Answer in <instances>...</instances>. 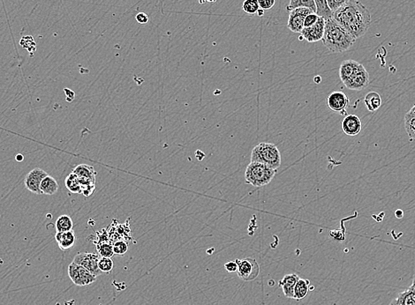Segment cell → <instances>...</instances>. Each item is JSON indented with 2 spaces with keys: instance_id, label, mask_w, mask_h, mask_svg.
Instances as JSON below:
<instances>
[{
  "instance_id": "6da1fadb",
  "label": "cell",
  "mask_w": 415,
  "mask_h": 305,
  "mask_svg": "<svg viewBox=\"0 0 415 305\" xmlns=\"http://www.w3.org/2000/svg\"><path fill=\"white\" fill-rule=\"evenodd\" d=\"M332 18L356 40L368 32L372 22L369 9L357 0H350L333 13Z\"/></svg>"
},
{
  "instance_id": "7a4b0ae2",
  "label": "cell",
  "mask_w": 415,
  "mask_h": 305,
  "mask_svg": "<svg viewBox=\"0 0 415 305\" xmlns=\"http://www.w3.org/2000/svg\"><path fill=\"white\" fill-rule=\"evenodd\" d=\"M322 41L324 46L331 52L341 53L353 46L356 39L333 18H330L325 20Z\"/></svg>"
},
{
  "instance_id": "3957f363",
  "label": "cell",
  "mask_w": 415,
  "mask_h": 305,
  "mask_svg": "<svg viewBox=\"0 0 415 305\" xmlns=\"http://www.w3.org/2000/svg\"><path fill=\"white\" fill-rule=\"evenodd\" d=\"M276 171L267 165L251 161L245 171L246 183L254 187L260 188L270 184L273 180Z\"/></svg>"
},
{
  "instance_id": "277c9868",
  "label": "cell",
  "mask_w": 415,
  "mask_h": 305,
  "mask_svg": "<svg viewBox=\"0 0 415 305\" xmlns=\"http://www.w3.org/2000/svg\"><path fill=\"white\" fill-rule=\"evenodd\" d=\"M251 161L261 162L277 171L281 166V154L277 146L272 143L263 142L252 150Z\"/></svg>"
},
{
  "instance_id": "5b68a950",
  "label": "cell",
  "mask_w": 415,
  "mask_h": 305,
  "mask_svg": "<svg viewBox=\"0 0 415 305\" xmlns=\"http://www.w3.org/2000/svg\"><path fill=\"white\" fill-rule=\"evenodd\" d=\"M238 265L237 274L244 282H252L260 273V266L253 258L235 260Z\"/></svg>"
},
{
  "instance_id": "8992f818",
  "label": "cell",
  "mask_w": 415,
  "mask_h": 305,
  "mask_svg": "<svg viewBox=\"0 0 415 305\" xmlns=\"http://www.w3.org/2000/svg\"><path fill=\"white\" fill-rule=\"evenodd\" d=\"M68 276L73 284L78 287H86L96 282V276L81 265L72 262L68 266Z\"/></svg>"
},
{
  "instance_id": "52a82bcc",
  "label": "cell",
  "mask_w": 415,
  "mask_h": 305,
  "mask_svg": "<svg viewBox=\"0 0 415 305\" xmlns=\"http://www.w3.org/2000/svg\"><path fill=\"white\" fill-rule=\"evenodd\" d=\"M98 254L91 253H79L73 258V262L81 265L96 277L102 274L98 267Z\"/></svg>"
},
{
  "instance_id": "ba28073f",
  "label": "cell",
  "mask_w": 415,
  "mask_h": 305,
  "mask_svg": "<svg viewBox=\"0 0 415 305\" xmlns=\"http://www.w3.org/2000/svg\"><path fill=\"white\" fill-rule=\"evenodd\" d=\"M313 13L307 8H297L291 11L287 21V27L293 33H300L304 29V21L306 15Z\"/></svg>"
},
{
  "instance_id": "9c48e42d",
  "label": "cell",
  "mask_w": 415,
  "mask_h": 305,
  "mask_svg": "<svg viewBox=\"0 0 415 305\" xmlns=\"http://www.w3.org/2000/svg\"><path fill=\"white\" fill-rule=\"evenodd\" d=\"M324 27H325V20L323 17H319V19L317 21V23L314 24L313 26L304 27L302 31L300 32V40L305 39L308 43H316L318 41H321L323 38V33H324Z\"/></svg>"
},
{
  "instance_id": "30bf717a",
  "label": "cell",
  "mask_w": 415,
  "mask_h": 305,
  "mask_svg": "<svg viewBox=\"0 0 415 305\" xmlns=\"http://www.w3.org/2000/svg\"><path fill=\"white\" fill-rule=\"evenodd\" d=\"M47 175L48 174H47L46 171H43L41 168H36L32 170L27 174L25 180H24V184H25L27 189L31 191L32 193L41 195L42 194L41 190H40L41 183Z\"/></svg>"
},
{
  "instance_id": "8fae6325",
  "label": "cell",
  "mask_w": 415,
  "mask_h": 305,
  "mask_svg": "<svg viewBox=\"0 0 415 305\" xmlns=\"http://www.w3.org/2000/svg\"><path fill=\"white\" fill-rule=\"evenodd\" d=\"M350 101L348 96L344 92L336 91L329 95L327 98L328 107L334 112L344 113L349 106Z\"/></svg>"
},
{
  "instance_id": "7c38bea8",
  "label": "cell",
  "mask_w": 415,
  "mask_h": 305,
  "mask_svg": "<svg viewBox=\"0 0 415 305\" xmlns=\"http://www.w3.org/2000/svg\"><path fill=\"white\" fill-rule=\"evenodd\" d=\"M341 128L345 134L348 136H356L361 131L362 123L358 116H346L342 120Z\"/></svg>"
},
{
  "instance_id": "4fadbf2b",
  "label": "cell",
  "mask_w": 415,
  "mask_h": 305,
  "mask_svg": "<svg viewBox=\"0 0 415 305\" xmlns=\"http://www.w3.org/2000/svg\"><path fill=\"white\" fill-rule=\"evenodd\" d=\"M365 67L354 60H346L341 64L340 67V77L343 83L349 80L357 72L364 69Z\"/></svg>"
},
{
  "instance_id": "5bb4252c",
  "label": "cell",
  "mask_w": 415,
  "mask_h": 305,
  "mask_svg": "<svg viewBox=\"0 0 415 305\" xmlns=\"http://www.w3.org/2000/svg\"><path fill=\"white\" fill-rule=\"evenodd\" d=\"M369 83H370L369 73L364 68L357 72L349 80L344 83V85L351 90H362L369 85Z\"/></svg>"
},
{
  "instance_id": "9a60e30c",
  "label": "cell",
  "mask_w": 415,
  "mask_h": 305,
  "mask_svg": "<svg viewBox=\"0 0 415 305\" xmlns=\"http://www.w3.org/2000/svg\"><path fill=\"white\" fill-rule=\"evenodd\" d=\"M55 240H56L60 249L63 252H66L71 248H73L74 245L76 241L75 234L73 232V230H70L66 232H57L55 235Z\"/></svg>"
},
{
  "instance_id": "2e32d148",
  "label": "cell",
  "mask_w": 415,
  "mask_h": 305,
  "mask_svg": "<svg viewBox=\"0 0 415 305\" xmlns=\"http://www.w3.org/2000/svg\"><path fill=\"white\" fill-rule=\"evenodd\" d=\"M390 305H415L414 284H412L405 291L399 293L397 298L393 299Z\"/></svg>"
},
{
  "instance_id": "e0dca14e",
  "label": "cell",
  "mask_w": 415,
  "mask_h": 305,
  "mask_svg": "<svg viewBox=\"0 0 415 305\" xmlns=\"http://www.w3.org/2000/svg\"><path fill=\"white\" fill-rule=\"evenodd\" d=\"M299 279H300V277L297 275L296 273H291V274L283 276V279L279 282V286L283 289V294L288 298L293 299L294 288Z\"/></svg>"
},
{
  "instance_id": "ac0fdd59",
  "label": "cell",
  "mask_w": 415,
  "mask_h": 305,
  "mask_svg": "<svg viewBox=\"0 0 415 305\" xmlns=\"http://www.w3.org/2000/svg\"><path fill=\"white\" fill-rule=\"evenodd\" d=\"M73 173L79 177V179L86 180H96V172L92 166L88 164H80L76 166L73 171Z\"/></svg>"
},
{
  "instance_id": "d6986e66",
  "label": "cell",
  "mask_w": 415,
  "mask_h": 305,
  "mask_svg": "<svg viewBox=\"0 0 415 305\" xmlns=\"http://www.w3.org/2000/svg\"><path fill=\"white\" fill-rule=\"evenodd\" d=\"M40 190L42 194L44 195H53L59 190V184L54 177L47 175L41 183Z\"/></svg>"
},
{
  "instance_id": "ffe728a7",
  "label": "cell",
  "mask_w": 415,
  "mask_h": 305,
  "mask_svg": "<svg viewBox=\"0 0 415 305\" xmlns=\"http://www.w3.org/2000/svg\"><path fill=\"white\" fill-rule=\"evenodd\" d=\"M310 282L308 280L299 279L297 282L295 288H294V294H293V299L297 301H300L305 298L306 295L309 293Z\"/></svg>"
},
{
  "instance_id": "44dd1931",
  "label": "cell",
  "mask_w": 415,
  "mask_h": 305,
  "mask_svg": "<svg viewBox=\"0 0 415 305\" xmlns=\"http://www.w3.org/2000/svg\"><path fill=\"white\" fill-rule=\"evenodd\" d=\"M364 103L369 112H376L382 105V97L378 93L369 92L364 98Z\"/></svg>"
},
{
  "instance_id": "7402d4cb",
  "label": "cell",
  "mask_w": 415,
  "mask_h": 305,
  "mask_svg": "<svg viewBox=\"0 0 415 305\" xmlns=\"http://www.w3.org/2000/svg\"><path fill=\"white\" fill-rule=\"evenodd\" d=\"M297 8H307L317 13V7L314 0H290L289 5H287V10L291 12Z\"/></svg>"
},
{
  "instance_id": "603a6c76",
  "label": "cell",
  "mask_w": 415,
  "mask_h": 305,
  "mask_svg": "<svg viewBox=\"0 0 415 305\" xmlns=\"http://www.w3.org/2000/svg\"><path fill=\"white\" fill-rule=\"evenodd\" d=\"M73 223L72 218L67 214L60 215L55 223L56 232H66L73 230Z\"/></svg>"
},
{
  "instance_id": "cb8c5ba5",
  "label": "cell",
  "mask_w": 415,
  "mask_h": 305,
  "mask_svg": "<svg viewBox=\"0 0 415 305\" xmlns=\"http://www.w3.org/2000/svg\"><path fill=\"white\" fill-rule=\"evenodd\" d=\"M65 184H66V187L67 188V190H69L70 192L82 194V186H81V183H80L79 177H77L73 172L70 173L66 177Z\"/></svg>"
},
{
  "instance_id": "d4e9b609",
  "label": "cell",
  "mask_w": 415,
  "mask_h": 305,
  "mask_svg": "<svg viewBox=\"0 0 415 305\" xmlns=\"http://www.w3.org/2000/svg\"><path fill=\"white\" fill-rule=\"evenodd\" d=\"M317 7V14L326 20L332 18L333 13L328 7L327 0H314Z\"/></svg>"
},
{
  "instance_id": "484cf974",
  "label": "cell",
  "mask_w": 415,
  "mask_h": 305,
  "mask_svg": "<svg viewBox=\"0 0 415 305\" xmlns=\"http://www.w3.org/2000/svg\"><path fill=\"white\" fill-rule=\"evenodd\" d=\"M96 249L98 252V255L103 258H112L114 255L113 252V244L110 242L106 243H96Z\"/></svg>"
},
{
  "instance_id": "4316f807",
  "label": "cell",
  "mask_w": 415,
  "mask_h": 305,
  "mask_svg": "<svg viewBox=\"0 0 415 305\" xmlns=\"http://www.w3.org/2000/svg\"><path fill=\"white\" fill-rule=\"evenodd\" d=\"M259 9H260V7H259L257 0H245L242 4V10L247 14H251V15L255 14Z\"/></svg>"
},
{
  "instance_id": "83f0119b",
  "label": "cell",
  "mask_w": 415,
  "mask_h": 305,
  "mask_svg": "<svg viewBox=\"0 0 415 305\" xmlns=\"http://www.w3.org/2000/svg\"><path fill=\"white\" fill-rule=\"evenodd\" d=\"M405 129L409 138L415 140V117L405 114Z\"/></svg>"
},
{
  "instance_id": "f1b7e54d",
  "label": "cell",
  "mask_w": 415,
  "mask_h": 305,
  "mask_svg": "<svg viewBox=\"0 0 415 305\" xmlns=\"http://www.w3.org/2000/svg\"><path fill=\"white\" fill-rule=\"evenodd\" d=\"M113 266H114V264L111 258L100 257L98 260V267L101 272L109 273L113 269Z\"/></svg>"
},
{
  "instance_id": "f546056e",
  "label": "cell",
  "mask_w": 415,
  "mask_h": 305,
  "mask_svg": "<svg viewBox=\"0 0 415 305\" xmlns=\"http://www.w3.org/2000/svg\"><path fill=\"white\" fill-rule=\"evenodd\" d=\"M128 249V244L125 241L123 240H119L116 241L115 243H113V252L114 254L117 255H124L127 252Z\"/></svg>"
},
{
  "instance_id": "4dcf8cb0",
  "label": "cell",
  "mask_w": 415,
  "mask_h": 305,
  "mask_svg": "<svg viewBox=\"0 0 415 305\" xmlns=\"http://www.w3.org/2000/svg\"><path fill=\"white\" fill-rule=\"evenodd\" d=\"M349 1L350 0H327V4H328V7L330 8V11L334 13L341 7H344Z\"/></svg>"
},
{
  "instance_id": "1f68e13d",
  "label": "cell",
  "mask_w": 415,
  "mask_h": 305,
  "mask_svg": "<svg viewBox=\"0 0 415 305\" xmlns=\"http://www.w3.org/2000/svg\"><path fill=\"white\" fill-rule=\"evenodd\" d=\"M319 19V16L316 13H311L306 15L305 21H304V27L313 26L314 24L317 23V20Z\"/></svg>"
},
{
  "instance_id": "d6a6232c",
  "label": "cell",
  "mask_w": 415,
  "mask_h": 305,
  "mask_svg": "<svg viewBox=\"0 0 415 305\" xmlns=\"http://www.w3.org/2000/svg\"><path fill=\"white\" fill-rule=\"evenodd\" d=\"M259 7L263 10H270L275 6L276 0H257Z\"/></svg>"
},
{
  "instance_id": "836d02e7",
  "label": "cell",
  "mask_w": 415,
  "mask_h": 305,
  "mask_svg": "<svg viewBox=\"0 0 415 305\" xmlns=\"http://www.w3.org/2000/svg\"><path fill=\"white\" fill-rule=\"evenodd\" d=\"M135 20L138 23L147 24L149 20V18H148V14H146L145 13H139L135 16Z\"/></svg>"
},
{
  "instance_id": "e575fe53",
  "label": "cell",
  "mask_w": 415,
  "mask_h": 305,
  "mask_svg": "<svg viewBox=\"0 0 415 305\" xmlns=\"http://www.w3.org/2000/svg\"><path fill=\"white\" fill-rule=\"evenodd\" d=\"M224 268L228 272H237L238 265L236 261H230L224 264Z\"/></svg>"
},
{
  "instance_id": "d590c367",
  "label": "cell",
  "mask_w": 415,
  "mask_h": 305,
  "mask_svg": "<svg viewBox=\"0 0 415 305\" xmlns=\"http://www.w3.org/2000/svg\"><path fill=\"white\" fill-rule=\"evenodd\" d=\"M395 214L397 218L400 219V218H402V217L404 216V212H403L402 210H397L396 211Z\"/></svg>"
},
{
  "instance_id": "8d00e7d4",
  "label": "cell",
  "mask_w": 415,
  "mask_h": 305,
  "mask_svg": "<svg viewBox=\"0 0 415 305\" xmlns=\"http://www.w3.org/2000/svg\"><path fill=\"white\" fill-rule=\"evenodd\" d=\"M406 115L411 116V117H415V105L412 107L410 110H409Z\"/></svg>"
},
{
  "instance_id": "74e56055",
  "label": "cell",
  "mask_w": 415,
  "mask_h": 305,
  "mask_svg": "<svg viewBox=\"0 0 415 305\" xmlns=\"http://www.w3.org/2000/svg\"><path fill=\"white\" fill-rule=\"evenodd\" d=\"M257 14H258L259 16H263V15L264 14V10H263V9H261L260 8V9L258 10V12H257Z\"/></svg>"
},
{
  "instance_id": "f35d334b",
  "label": "cell",
  "mask_w": 415,
  "mask_h": 305,
  "mask_svg": "<svg viewBox=\"0 0 415 305\" xmlns=\"http://www.w3.org/2000/svg\"><path fill=\"white\" fill-rule=\"evenodd\" d=\"M314 80L317 83H320L321 82V77H320V76H317V77L314 79Z\"/></svg>"
},
{
  "instance_id": "ab89813d",
  "label": "cell",
  "mask_w": 415,
  "mask_h": 305,
  "mask_svg": "<svg viewBox=\"0 0 415 305\" xmlns=\"http://www.w3.org/2000/svg\"><path fill=\"white\" fill-rule=\"evenodd\" d=\"M412 284L415 285V274L413 275V278H412Z\"/></svg>"
}]
</instances>
